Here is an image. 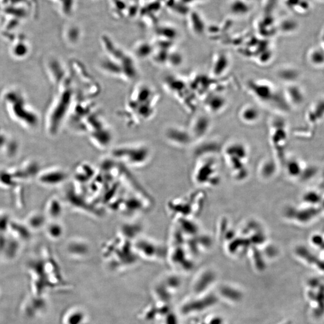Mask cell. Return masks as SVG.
<instances>
[{"mask_svg":"<svg viewBox=\"0 0 324 324\" xmlns=\"http://www.w3.org/2000/svg\"><path fill=\"white\" fill-rule=\"evenodd\" d=\"M212 120L210 115L207 113L197 114L192 119L189 130L194 140L202 139L211 130Z\"/></svg>","mask_w":324,"mask_h":324,"instance_id":"cell-2","label":"cell"},{"mask_svg":"<svg viewBox=\"0 0 324 324\" xmlns=\"http://www.w3.org/2000/svg\"><path fill=\"white\" fill-rule=\"evenodd\" d=\"M283 92L286 101L290 107L291 106L299 107L305 100V94H304L302 89L295 83L286 85V87Z\"/></svg>","mask_w":324,"mask_h":324,"instance_id":"cell-6","label":"cell"},{"mask_svg":"<svg viewBox=\"0 0 324 324\" xmlns=\"http://www.w3.org/2000/svg\"><path fill=\"white\" fill-rule=\"evenodd\" d=\"M308 59L315 66L324 65V50L323 48H315L309 52Z\"/></svg>","mask_w":324,"mask_h":324,"instance_id":"cell-8","label":"cell"},{"mask_svg":"<svg viewBox=\"0 0 324 324\" xmlns=\"http://www.w3.org/2000/svg\"><path fill=\"white\" fill-rule=\"evenodd\" d=\"M247 88L249 93L257 102L268 109L285 112L290 108L283 91L279 90L276 85L268 80H251L248 82Z\"/></svg>","mask_w":324,"mask_h":324,"instance_id":"cell-1","label":"cell"},{"mask_svg":"<svg viewBox=\"0 0 324 324\" xmlns=\"http://www.w3.org/2000/svg\"><path fill=\"white\" fill-rule=\"evenodd\" d=\"M276 75L280 81L285 82L286 85L294 84L299 78V73L293 67H280L276 71Z\"/></svg>","mask_w":324,"mask_h":324,"instance_id":"cell-7","label":"cell"},{"mask_svg":"<svg viewBox=\"0 0 324 324\" xmlns=\"http://www.w3.org/2000/svg\"><path fill=\"white\" fill-rule=\"evenodd\" d=\"M231 57L226 53H220L214 57L211 67V76L215 78L224 76L231 67Z\"/></svg>","mask_w":324,"mask_h":324,"instance_id":"cell-4","label":"cell"},{"mask_svg":"<svg viewBox=\"0 0 324 324\" xmlns=\"http://www.w3.org/2000/svg\"><path fill=\"white\" fill-rule=\"evenodd\" d=\"M240 121L244 124L249 126L254 125L261 119V112L259 108L252 104H246L239 112Z\"/></svg>","mask_w":324,"mask_h":324,"instance_id":"cell-5","label":"cell"},{"mask_svg":"<svg viewBox=\"0 0 324 324\" xmlns=\"http://www.w3.org/2000/svg\"><path fill=\"white\" fill-rule=\"evenodd\" d=\"M228 100L222 93L217 92L208 94L203 99L206 113L209 115L220 114L228 107Z\"/></svg>","mask_w":324,"mask_h":324,"instance_id":"cell-3","label":"cell"}]
</instances>
